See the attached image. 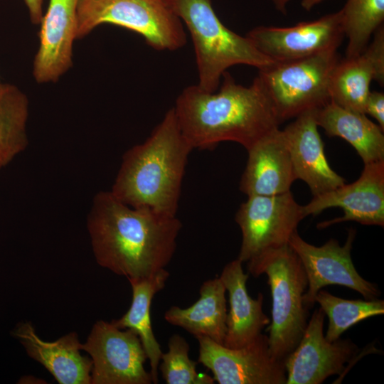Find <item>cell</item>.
<instances>
[{
    "label": "cell",
    "instance_id": "1",
    "mask_svg": "<svg viewBox=\"0 0 384 384\" xmlns=\"http://www.w3.org/2000/svg\"><path fill=\"white\" fill-rule=\"evenodd\" d=\"M87 226L97 262L133 279L165 269L176 252L182 223L176 216L129 206L110 191L93 198Z\"/></svg>",
    "mask_w": 384,
    "mask_h": 384
},
{
    "label": "cell",
    "instance_id": "2",
    "mask_svg": "<svg viewBox=\"0 0 384 384\" xmlns=\"http://www.w3.org/2000/svg\"><path fill=\"white\" fill-rule=\"evenodd\" d=\"M220 90L198 85L186 87L173 107L179 127L193 149H209L235 142L247 150L279 128L277 112L255 78L250 86L236 83L225 72Z\"/></svg>",
    "mask_w": 384,
    "mask_h": 384
},
{
    "label": "cell",
    "instance_id": "3",
    "mask_svg": "<svg viewBox=\"0 0 384 384\" xmlns=\"http://www.w3.org/2000/svg\"><path fill=\"white\" fill-rule=\"evenodd\" d=\"M193 149L171 108L144 142L125 151L110 191L129 206L176 216Z\"/></svg>",
    "mask_w": 384,
    "mask_h": 384
},
{
    "label": "cell",
    "instance_id": "4",
    "mask_svg": "<svg viewBox=\"0 0 384 384\" xmlns=\"http://www.w3.org/2000/svg\"><path fill=\"white\" fill-rule=\"evenodd\" d=\"M183 21L191 35L198 74V85L217 90L230 67L246 65L258 70L272 63L245 36L227 28L218 17L211 0H164Z\"/></svg>",
    "mask_w": 384,
    "mask_h": 384
},
{
    "label": "cell",
    "instance_id": "5",
    "mask_svg": "<svg viewBox=\"0 0 384 384\" xmlns=\"http://www.w3.org/2000/svg\"><path fill=\"white\" fill-rule=\"evenodd\" d=\"M247 263L248 273L267 277L272 296V319L267 327L271 356L284 361L301 340L309 321L303 302L307 277L289 244L262 254Z\"/></svg>",
    "mask_w": 384,
    "mask_h": 384
},
{
    "label": "cell",
    "instance_id": "6",
    "mask_svg": "<svg viewBox=\"0 0 384 384\" xmlns=\"http://www.w3.org/2000/svg\"><path fill=\"white\" fill-rule=\"evenodd\" d=\"M77 38L110 23L142 36L157 50H176L186 43L181 21L164 0H79Z\"/></svg>",
    "mask_w": 384,
    "mask_h": 384
},
{
    "label": "cell",
    "instance_id": "7",
    "mask_svg": "<svg viewBox=\"0 0 384 384\" xmlns=\"http://www.w3.org/2000/svg\"><path fill=\"white\" fill-rule=\"evenodd\" d=\"M339 60L337 50H329L297 60L274 63L258 70L256 78L283 122L330 101V78Z\"/></svg>",
    "mask_w": 384,
    "mask_h": 384
},
{
    "label": "cell",
    "instance_id": "8",
    "mask_svg": "<svg viewBox=\"0 0 384 384\" xmlns=\"http://www.w3.org/2000/svg\"><path fill=\"white\" fill-rule=\"evenodd\" d=\"M303 206L291 191L274 196H250L235 217L242 233L237 259L253 260L267 251L287 245L305 218Z\"/></svg>",
    "mask_w": 384,
    "mask_h": 384
},
{
    "label": "cell",
    "instance_id": "9",
    "mask_svg": "<svg viewBox=\"0 0 384 384\" xmlns=\"http://www.w3.org/2000/svg\"><path fill=\"white\" fill-rule=\"evenodd\" d=\"M355 236L356 230L350 229L343 246L332 238L320 247L306 242L297 230L291 236L288 244L299 258L307 277L303 302L309 310L314 306L319 291L328 285L350 288L366 300L378 299L380 292L377 285L363 279L353 263L351 251Z\"/></svg>",
    "mask_w": 384,
    "mask_h": 384
},
{
    "label": "cell",
    "instance_id": "10",
    "mask_svg": "<svg viewBox=\"0 0 384 384\" xmlns=\"http://www.w3.org/2000/svg\"><path fill=\"white\" fill-rule=\"evenodd\" d=\"M81 350L91 356L92 384H150L144 364L147 359L138 334L112 322L98 321Z\"/></svg>",
    "mask_w": 384,
    "mask_h": 384
},
{
    "label": "cell",
    "instance_id": "11",
    "mask_svg": "<svg viewBox=\"0 0 384 384\" xmlns=\"http://www.w3.org/2000/svg\"><path fill=\"white\" fill-rule=\"evenodd\" d=\"M198 363L208 368L219 384H286L284 361L270 354L268 337L260 334L243 347L229 348L199 336Z\"/></svg>",
    "mask_w": 384,
    "mask_h": 384
},
{
    "label": "cell",
    "instance_id": "12",
    "mask_svg": "<svg viewBox=\"0 0 384 384\" xmlns=\"http://www.w3.org/2000/svg\"><path fill=\"white\" fill-rule=\"evenodd\" d=\"M246 37L274 63H287L337 50L345 33L339 10L289 27L257 26Z\"/></svg>",
    "mask_w": 384,
    "mask_h": 384
},
{
    "label": "cell",
    "instance_id": "13",
    "mask_svg": "<svg viewBox=\"0 0 384 384\" xmlns=\"http://www.w3.org/2000/svg\"><path fill=\"white\" fill-rule=\"evenodd\" d=\"M325 314L316 309L293 351L284 360L286 384H321L334 375H343L347 363L359 348L350 339L328 341L324 334Z\"/></svg>",
    "mask_w": 384,
    "mask_h": 384
},
{
    "label": "cell",
    "instance_id": "14",
    "mask_svg": "<svg viewBox=\"0 0 384 384\" xmlns=\"http://www.w3.org/2000/svg\"><path fill=\"white\" fill-rule=\"evenodd\" d=\"M331 207H340L342 217L317 225L325 228L346 221L362 225L384 226V160L364 164L360 177L327 193L313 196L303 210L305 216L316 215Z\"/></svg>",
    "mask_w": 384,
    "mask_h": 384
},
{
    "label": "cell",
    "instance_id": "15",
    "mask_svg": "<svg viewBox=\"0 0 384 384\" xmlns=\"http://www.w3.org/2000/svg\"><path fill=\"white\" fill-rule=\"evenodd\" d=\"M79 0H50L40 23L39 46L33 65L38 83L56 82L73 65Z\"/></svg>",
    "mask_w": 384,
    "mask_h": 384
},
{
    "label": "cell",
    "instance_id": "16",
    "mask_svg": "<svg viewBox=\"0 0 384 384\" xmlns=\"http://www.w3.org/2000/svg\"><path fill=\"white\" fill-rule=\"evenodd\" d=\"M316 110L303 112L282 129L294 176L304 181L313 196L331 191L345 183L327 161L318 131Z\"/></svg>",
    "mask_w": 384,
    "mask_h": 384
},
{
    "label": "cell",
    "instance_id": "17",
    "mask_svg": "<svg viewBox=\"0 0 384 384\" xmlns=\"http://www.w3.org/2000/svg\"><path fill=\"white\" fill-rule=\"evenodd\" d=\"M240 190L247 196H274L290 191L296 180L282 129L277 128L247 150Z\"/></svg>",
    "mask_w": 384,
    "mask_h": 384
},
{
    "label": "cell",
    "instance_id": "18",
    "mask_svg": "<svg viewBox=\"0 0 384 384\" xmlns=\"http://www.w3.org/2000/svg\"><path fill=\"white\" fill-rule=\"evenodd\" d=\"M14 335L28 355L43 365L60 384H90L92 361L80 354L82 344L76 333L65 335L55 341L39 338L30 322L21 323Z\"/></svg>",
    "mask_w": 384,
    "mask_h": 384
},
{
    "label": "cell",
    "instance_id": "19",
    "mask_svg": "<svg viewBox=\"0 0 384 384\" xmlns=\"http://www.w3.org/2000/svg\"><path fill=\"white\" fill-rule=\"evenodd\" d=\"M248 277L249 274L243 271L242 262L236 259L224 267L219 277L229 297L223 342V346L229 348L248 344L270 323V319L263 311V294L260 292L257 299H252L247 293Z\"/></svg>",
    "mask_w": 384,
    "mask_h": 384
},
{
    "label": "cell",
    "instance_id": "20",
    "mask_svg": "<svg viewBox=\"0 0 384 384\" xmlns=\"http://www.w3.org/2000/svg\"><path fill=\"white\" fill-rule=\"evenodd\" d=\"M225 287L219 277L208 279L200 288V297L191 306L170 307L165 320L181 327L194 337H208L223 345L226 332Z\"/></svg>",
    "mask_w": 384,
    "mask_h": 384
},
{
    "label": "cell",
    "instance_id": "21",
    "mask_svg": "<svg viewBox=\"0 0 384 384\" xmlns=\"http://www.w3.org/2000/svg\"><path fill=\"white\" fill-rule=\"evenodd\" d=\"M315 118L328 136L338 137L348 142L364 164L384 160L383 130L366 114L329 101L316 110Z\"/></svg>",
    "mask_w": 384,
    "mask_h": 384
},
{
    "label": "cell",
    "instance_id": "22",
    "mask_svg": "<svg viewBox=\"0 0 384 384\" xmlns=\"http://www.w3.org/2000/svg\"><path fill=\"white\" fill-rule=\"evenodd\" d=\"M169 272L163 269L146 278L128 279L132 289V300L129 310L112 323L121 329H130L139 336L149 361L152 383H159L158 368L163 353L153 332L150 306L154 296L166 284Z\"/></svg>",
    "mask_w": 384,
    "mask_h": 384
},
{
    "label": "cell",
    "instance_id": "23",
    "mask_svg": "<svg viewBox=\"0 0 384 384\" xmlns=\"http://www.w3.org/2000/svg\"><path fill=\"white\" fill-rule=\"evenodd\" d=\"M373 80L383 85L384 75L378 70L367 48L356 57L340 59L330 78V101L345 109L365 114V104Z\"/></svg>",
    "mask_w": 384,
    "mask_h": 384
},
{
    "label": "cell",
    "instance_id": "24",
    "mask_svg": "<svg viewBox=\"0 0 384 384\" xmlns=\"http://www.w3.org/2000/svg\"><path fill=\"white\" fill-rule=\"evenodd\" d=\"M28 100L16 85L0 82V170L28 144Z\"/></svg>",
    "mask_w": 384,
    "mask_h": 384
},
{
    "label": "cell",
    "instance_id": "25",
    "mask_svg": "<svg viewBox=\"0 0 384 384\" xmlns=\"http://www.w3.org/2000/svg\"><path fill=\"white\" fill-rule=\"evenodd\" d=\"M345 36L346 58L361 55L384 21V0H346L340 9Z\"/></svg>",
    "mask_w": 384,
    "mask_h": 384
},
{
    "label": "cell",
    "instance_id": "26",
    "mask_svg": "<svg viewBox=\"0 0 384 384\" xmlns=\"http://www.w3.org/2000/svg\"><path fill=\"white\" fill-rule=\"evenodd\" d=\"M315 302L328 316L329 325L326 339L334 342L351 326L374 316L384 314V301L345 299L325 290L317 293Z\"/></svg>",
    "mask_w": 384,
    "mask_h": 384
},
{
    "label": "cell",
    "instance_id": "27",
    "mask_svg": "<svg viewBox=\"0 0 384 384\" xmlns=\"http://www.w3.org/2000/svg\"><path fill=\"white\" fill-rule=\"evenodd\" d=\"M189 345L178 334L172 335L168 343V351L162 353L159 370L167 384H213L214 379L196 371L197 362L188 356Z\"/></svg>",
    "mask_w": 384,
    "mask_h": 384
},
{
    "label": "cell",
    "instance_id": "28",
    "mask_svg": "<svg viewBox=\"0 0 384 384\" xmlns=\"http://www.w3.org/2000/svg\"><path fill=\"white\" fill-rule=\"evenodd\" d=\"M364 112L373 117L384 130V94L381 92H370L367 97Z\"/></svg>",
    "mask_w": 384,
    "mask_h": 384
},
{
    "label": "cell",
    "instance_id": "29",
    "mask_svg": "<svg viewBox=\"0 0 384 384\" xmlns=\"http://www.w3.org/2000/svg\"><path fill=\"white\" fill-rule=\"evenodd\" d=\"M31 21L35 24H40L43 18V4L44 0H24Z\"/></svg>",
    "mask_w": 384,
    "mask_h": 384
},
{
    "label": "cell",
    "instance_id": "30",
    "mask_svg": "<svg viewBox=\"0 0 384 384\" xmlns=\"http://www.w3.org/2000/svg\"><path fill=\"white\" fill-rule=\"evenodd\" d=\"M270 1H272L275 9L278 11L282 13L283 14H286L287 4L291 0H270Z\"/></svg>",
    "mask_w": 384,
    "mask_h": 384
},
{
    "label": "cell",
    "instance_id": "31",
    "mask_svg": "<svg viewBox=\"0 0 384 384\" xmlns=\"http://www.w3.org/2000/svg\"><path fill=\"white\" fill-rule=\"evenodd\" d=\"M323 1L325 0H301V6L306 11H310Z\"/></svg>",
    "mask_w": 384,
    "mask_h": 384
}]
</instances>
